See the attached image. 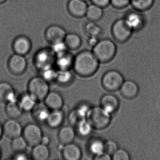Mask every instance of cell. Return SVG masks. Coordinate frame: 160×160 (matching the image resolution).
<instances>
[{
	"mask_svg": "<svg viewBox=\"0 0 160 160\" xmlns=\"http://www.w3.org/2000/svg\"><path fill=\"white\" fill-rule=\"evenodd\" d=\"M86 119L93 129L102 130L107 128L110 124L111 116V114L100 106L91 108Z\"/></svg>",
	"mask_w": 160,
	"mask_h": 160,
	"instance_id": "cell-3",
	"label": "cell"
},
{
	"mask_svg": "<svg viewBox=\"0 0 160 160\" xmlns=\"http://www.w3.org/2000/svg\"><path fill=\"white\" fill-rule=\"evenodd\" d=\"M7 0H0V4H3L4 2H6Z\"/></svg>",
	"mask_w": 160,
	"mask_h": 160,
	"instance_id": "cell-47",
	"label": "cell"
},
{
	"mask_svg": "<svg viewBox=\"0 0 160 160\" xmlns=\"http://www.w3.org/2000/svg\"><path fill=\"white\" fill-rule=\"evenodd\" d=\"M3 135V128H2V125L0 122V140L2 138V135Z\"/></svg>",
	"mask_w": 160,
	"mask_h": 160,
	"instance_id": "cell-46",
	"label": "cell"
},
{
	"mask_svg": "<svg viewBox=\"0 0 160 160\" xmlns=\"http://www.w3.org/2000/svg\"><path fill=\"white\" fill-rule=\"evenodd\" d=\"M90 1L92 3L102 8H106L110 4V0H90Z\"/></svg>",
	"mask_w": 160,
	"mask_h": 160,
	"instance_id": "cell-42",
	"label": "cell"
},
{
	"mask_svg": "<svg viewBox=\"0 0 160 160\" xmlns=\"http://www.w3.org/2000/svg\"><path fill=\"white\" fill-rule=\"evenodd\" d=\"M28 146V143L22 135L12 139L11 148L15 152L25 151Z\"/></svg>",
	"mask_w": 160,
	"mask_h": 160,
	"instance_id": "cell-33",
	"label": "cell"
},
{
	"mask_svg": "<svg viewBox=\"0 0 160 160\" xmlns=\"http://www.w3.org/2000/svg\"><path fill=\"white\" fill-rule=\"evenodd\" d=\"M11 159L14 160H27L29 159V157L24 151L19 152H15Z\"/></svg>",
	"mask_w": 160,
	"mask_h": 160,
	"instance_id": "cell-41",
	"label": "cell"
},
{
	"mask_svg": "<svg viewBox=\"0 0 160 160\" xmlns=\"http://www.w3.org/2000/svg\"><path fill=\"white\" fill-rule=\"evenodd\" d=\"M118 148V144L112 139H108L105 141L104 152L112 156Z\"/></svg>",
	"mask_w": 160,
	"mask_h": 160,
	"instance_id": "cell-38",
	"label": "cell"
},
{
	"mask_svg": "<svg viewBox=\"0 0 160 160\" xmlns=\"http://www.w3.org/2000/svg\"><path fill=\"white\" fill-rule=\"evenodd\" d=\"M7 65L11 73L14 75H21L27 70L28 61L25 56L14 53L8 60Z\"/></svg>",
	"mask_w": 160,
	"mask_h": 160,
	"instance_id": "cell-9",
	"label": "cell"
},
{
	"mask_svg": "<svg viewBox=\"0 0 160 160\" xmlns=\"http://www.w3.org/2000/svg\"><path fill=\"white\" fill-rule=\"evenodd\" d=\"M2 157V150L0 148V159Z\"/></svg>",
	"mask_w": 160,
	"mask_h": 160,
	"instance_id": "cell-48",
	"label": "cell"
},
{
	"mask_svg": "<svg viewBox=\"0 0 160 160\" xmlns=\"http://www.w3.org/2000/svg\"><path fill=\"white\" fill-rule=\"evenodd\" d=\"M141 12L130 11L124 16L123 19L129 28L134 31H138L144 28L146 23L145 17Z\"/></svg>",
	"mask_w": 160,
	"mask_h": 160,
	"instance_id": "cell-10",
	"label": "cell"
},
{
	"mask_svg": "<svg viewBox=\"0 0 160 160\" xmlns=\"http://www.w3.org/2000/svg\"><path fill=\"white\" fill-rule=\"evenodd\" d=\"M88 7L87 2L83 0H69L67 6L70 15L76 18L85 17Z\"/></svg>",
	"mask_w": 160,
	"mask_h": 160,
	"instance_id": "cell-14",
	"label": "cell"
},
{
	"mask_svg": "<svg viewBox=\"0 0 160 160\" xmlns=\"http://www.w3.org/2000/svg\"><path fill=\"white\" fill-rule=\"evenodd\" d=\"M3 134L8 138L13 139L22 136L23 128L17 119L10 118L2 125Z\"/></svg>",
	"mask_w": 160,
	"mask_h": 160,
	"instance_id": "cell-12",
	"label": "cell"
},
{
	"mask_svg": "<svg viewBox=\"0 0 160 160\" xmlns=\"http://www.w3.org/2000/svg\"><path fill=\"white\" fill-rule=\"evenodd\" d=\"M73 79V75L70 70L57 71L55 81L61 86H66L71 84Z\"/></svg>",
	"mask_w": 160,
	"mask_h": 160,
	"instance_id": "cell-31",
	"label": "cell"
},
{
	"mask_svg": "<svg viewBox=\"0 0 160 160\" xmlns=\"http://www.w3.org/2000/svg\"><path fill=\"white\" fill-rule=\"evenodd\" d=\"M154 2V0H131L130 4L134 10L141 12L150 9Z\"/></svg>",
	"mask_w": 160,
	"mask_h": 160,
	"instance_id": "cell-32",
	"label": "cell"
},
{
	"mask_svg": "<svg viewBox=\"0 0 160 160\" xmlns=\"http://www.w3.org/2000/svg\"><path fill=\"white\" fill-rule=\"evenodd\" d=\"M50 48L56 55L60 54L69 50L64 41L51 45V47Z\"/></svg>",
	"mask_w": 160,
	"mask_h": 160,
	"instance_id": "cell-39",
	"label": "cell"
},
{
	"mask_svg": "<svg viewBox=\"0 0 160 160\" xmlns=\"http://www.w3.org/2000/svg\"><path fill=\"white\" fill-rule=\"evenodd\" d=\"M100 106L111 115L118 111L119 107V101L118 97L114 94L107 93L101 98Z\"/></svg>",
	"mask_w": 160,
	"mask_h": 160,
	"instance_id": "cell-15",
	"label": "cell"
},
{
	"mask_svg": "<svg viewBox=\"0 0 160 160\" xmlns=\"http://www.w3.org/2000/svg\"><path fill=\"white\" fill-rule=\"evenodd\" d=\"M67 33L66 30L61 26L52 25L46 30L45 37L47 42L52 45L64 41Z\"/></svg>",
	"mask_w": 160,
	"mask_h": 160,
	"instance_id": "cell-11",
	"label": "cell"
},
{
	"mask_svg": "<svg viewBox=\"0 0 160 160\" xmlns=\"http://www.w3.org/2000/svg\"><path fill=\"white\" fill-rule=\"evenodd\" d=\"M12 47L14 53L25 56L30 52L32 43L28 36L19 35L14 40Z\"/></svg>",
	"mask_w": 160,
	"mask_h": 160,
	"instance_id": "cell-13",
	"label": "cell"
},
{
	"mask_svg": "<svg viewBox=\"0 0 160 160\" xmlns=\"http://www.w3.org/2000/svg\"><path fill=\"white\" fill-rule=\"evenodd\" d=\"M18 99L15 90L12 84L6 81L0 82V102L6 104Z\"/></svg>",
	"mask_w": 160,
	"mask_h": 160,
	"instance_id": "cell-16",
	"label": "cell"
},
{
	"mask_svg": "<svg viewBox=\"0 0 160 160\" xmlns=\"http://www.w3.org/2000/svg\"><path fill=\"white\" fill-rule=\"evenodd\" d=\"M5 110L7 116L10 118H18L24 112L18 103V99L6 103Z\"/></svg>",
	"mask_w": 160,
	"mask_h": 160,
	"instance_id": "cell-26",
	"label": "cell"
},
{
	"mask_svg": "<svg viewBox=\"0 0 160 160\" xmlns=\"http://www.w3.org/2000/svg\"><path fill=\"white\" fill-rule=\"evenodd\" d=\"M67 118L69 124L72 126H75L79 121L84 119L78 113L75 108L69 112V114L67 115Z\"/></svg>",
	"mask_w": 160,
	"mask_h": 160,
	"instance_id": "cell-35",
	"label": "cell"
},
{
	"mask_svg": "<svg viewBox=\"0 0 160 160\" xmlns=\"http://www.w3.org/2000/svg\"><path fill=\"white\" fill-rule=\"evenodd\" d=\"M41 73V76L48 83L52 81H55L57 71L55 70L53 67L42 71Z\"/></svg>",
	"mask_w": 160,
	"mask_h": 160,
	"instance_id": "cell-36",
	"label": "cell"
},
{
	"mask_svg": "<svg viewBox=\"0 0 160 160\" xmlns=\"http://www.w3.org/2000/svg\"><path fill=\"white\" fill-rule=\"evenodd\" d=\"M43 102L51 110L62 109L64 106V100L61 94L57 91H50Z\"/></svg>",
	"mask_w": 160,
	"mask_h": 160,
	"instance_id": "cell-19",
	"label": "cell"
},
{
	"mask_svg": "<svg viewBox=\"0 0 160 160\" xmlns=\"http://www.w3.org/2000/svg\"><path fill=\"white\" fill-rule=\"evenodd\" d=\"M18 102L24 112H31L38 102L28 92L21 94L18 98Z\"/></svg>",
	"mask_w": 160,
	"mask_h": 160,
	"instance_id": "cell-25",
	"label": "cell"
},
{
	"mask_svg": "<svg viewBox=\"0 0 160 160\" xmlns=\"http://www.w3.org/2000/svg\"><path fill=\"white\" fill-rule=\"evenodd\" d=\"M56 58V55L51 48H44L38 50L34 55L33 64L38 71L42 72L53 67Z\"/></svg>",
	"mask_w": 160,
	"mask_h": 160,
	"instance_id": "cell-4",
	"label": "cell"
},
{
	"mask_svg": "<svg viewBox=\"0 0 160 160\" xmlns=\"http://www.w3.org/2000/svg\"><path fill=\"white\" fill-rule=\"evenodd\" d=\"M22 135L28 143V146L33 147L41 143L43 134L39 124L30 123L23 128Z\"/></svg>",
	"mask_w": 160,
	"mask_h": 160,
	"instance_id": "cell-7",
	"label": "cell"
},
{
	"mask_svg": "<svg viewBox=\"0 0 160 160\" xmlns=\"http://www.w3.org/2000/svg\"><path fill=\"white\" fill-rule=\"evenodd\" d=\"M99 37L98 36H89L88 41V44L91 47L93 48L98 43V42L100 41Z\"/></svg>",
	"mask_w": 160,
	"mask_h": 160,
	"instance_id": "cell-44",
	"label": "cell"
},
{
	"mask_svg": "<svg viewBox=\"0 0 160 160\" xmlns=\"http://www.w3.org/2000/svg\"><path fill=\"white\" fill-rule=\"evenodd\" d=\"M61 152L62 158L65 160H79L82 157L80 147L73 142L64 145Z\"/></svg>",
	"mask_w": 160,
	"mask_h": 160,
	"instance_id": "cell-18",
	"label": "cell"
},
{
	"mask_svg": "<svg viewBox=\"0 0 160 160\" xmlns=\"http://www.w3.org/2000/svg\"><path fill=\"white\" fill-rule=\"evenodd\" d=\"M74 57L68 50L56 55L55 64L59 70H70L73 67Z\"/></svg>",
	"mask_w": 160,
	"mask_h": 160,
	"instance_id": "cell-20",
	"label": "cell"
},
{
	"mask_svg": "<svg viewBox=\"0 0 160 160\" xmlns=\"http://www.w3.org/2000/svg\"><path fill=\"white\" fill-rule=\"evenodd\" d=\"M51 142V139L48 136L43 135L41 140V143L46 146H49Z\"/></svg>",
	"mask_w": 160,
	"mask_h": 160,
	"instance_id": "cell-45",
	"label": "cell"
},
{
	"mask_svg": "<svg viewBox=\"0 0 160 160\" xmlns=\"http://www.w3.org/2000/svg\"><path fill=\"white\" fill-rule=\"evenodd\" d=\"M131 3V0H110V4L116 9H123Z\"/></svg>",
	"mask_w": 160,
	"mask_h": 160,
	"instance_id": "cell-40",
	"label": "cell"
},
{
	"mask_svg": "<svg viewBox=\"0 0 160 160\" xmlns=\"http://www.w3.org/2000/svg\"><path fill=\"white\" fill-rule=\"evenodd\" d=\"M85 31L89 36H95L99 37L102 32V28L97 25L95 22L89 21L85 25Z\"/></svg>",
	"mask_w": 160,
	"mask_h": 160,
	"instance_id": "cell-34",
	"label": "cell"
},
{
	"mask_svg": "<svg viewBox=\"0 0 160 160\" xmlns=\"http://www.w3.org/2000/svg\"><path fill=\"white\" fill-rule=\"evenodd\" d=\"M83 1H84L86 2H88V1H90V0H83Z\"/></svg>",
	"mask_w": 160,
	"mask_h": 160,
	"instance_id": "cell-49",
	"label": "cell"
},
{
	"mask_svg": "<svg viewBox=\"0 0 160 160\" xmlns=\"http://www.w3.org/2000/svg\"><path fill=\"white\" fill-rule=\"evenodd\" d=\"M75 129L71 125L62 126L58 133V138L60 143L66 145L73 142L76 136Z\"/></svg>",
	"mask_w": 160,
	"mask_h": 160,
	"instance_id": "cell-23",
	"label": "cell"
},
{
	"mask_svg": "<svg viewBox=\"0 0 160 160\" xmlns=\"http://www.w3.org/2000/svg\"><path fill=\"white\" fill-rule=\"evenodd\" d=\"M92 51L99 62L106 63L114 58L117 53V47L112 40L103 39L100 40L92 48Z\"/></svg>",
	"mask_w": 160,
	"mask_h": 160,
	"instance_id": "cell-2",
	"label": "cell"
},
{
	"mask_svg": "<svg viewBox=\"0 0 160 160\" xmlns=\"http://www.w3.org/2000/svg\"><path fill=\"white\" fill-rule=\"evenodd\" d=\"M65 118V114L61 109L51 110L46 123L50 128L56 129L62 125Z\"/></svg>",
	"mask_w": 160,
	"mask_h": 160,
	"instance_id": "cell-22",
	"label": "cell"
},
{
	"mask_svg": "<svg viewBox=\"0 0 160 160\" xmlns=\"http://www.w3.org/2000/svg\"><path fill=\"white\" fill-rule=\"evenodd\" d=\"M48 83L41 76L34 77L30 79L28 84V92L37 102H42L50 92Z\"/></svg>",
	"mask_w": 160,
	"mask_h": 160,
	"instance_id": "cell-5",
	"label": "cell"
},
{
	"mask_svg": "<svg viewBox=\"0 0 160 160\" xmlns=\"http://www.w3.org/2000/svg\"><path fill=\"white\" fill-rule=\"evenodd\" d=\"M104 141L101 138H92L88 144V150L93 156H96L104 152Z\"/></svg>",
	"mask_w": 160,
	"mask_h": 160,
	"instance_id": "cell-30",
	"label": "cell"
},
{
	"mask_svg": "<svg viewBox=\"0 0 160 160\" xmlns=\"http://www.w3.org/2000/svg\"><path fill=\"white\" fill-rule=\"evenodd\" d=\"M50 151L48 146L42 143L32 147L31 156L34 160H47L50 157Z\"/></svg>",
	"mask_w": 160,
	"mask_h": 160,
	"instance_id": "cell-24",
	"label": "cell"
},
{
	"mask_svg": "<svg viewBox=\"0 0 160 160\" xmlns=\"http://www.w3.org/2000/svg\"><path fill=\"white\" fill-rule=\"evenodd\" d=\"M103 8L92 3L88 5L85 16L89 21L96 22L101 19L103 15Z\"/></svg>",
	"mask_w": 160,
	"mask_h": 160,
	"instance_id": "cell-27",
	"label": "cell"
},
{
	"mask_svg": "<svg viewBox=\"0 0 160 160\" xmlns=\"http://www.w3.org/2000/svg\"><path fill=\"white\" fill-rule=\"evenodd\" d=\"M124 81L123 76L120 72L116 70H110L103 76L102 86L106 90L112 92L120 89Z\"/></svg>",
	"mask_w": 160,
	"mask_h": 160,
	"instance_id": "cell-6",
	"label": "cell"
},
{
	"mask_svg": "<svg viewBox=\"0 0 160 160\" xmlns=\"http://www.w3.org/2000/svg\"><path fill=\"white\" fill-rule=\"evenodd\" d=\"M99 62L92 51L83 50L77 54L74 58L75 72L82 77H88L96 73L99 68Z\"/></svg>",
	"mask_w": 160,
	"mask_h": 160,
	"instance_id": "cell-1",
	"label": "cell"
},
{
	"mask_svg": "<svg viewBox=\"0 0 160 160\" xmlns=\"http://www.w3.org/2000/svg\"><path fill=\"white\" fill-rule=\"evenodd\" d=\"M113 160H129L131 159L129 152L124 149L118 148L111 156Z\"/></svg>",
	"mask_w": 160,
	"mask_h": 160,
	"instance_id": "cell-37",
	"label": "cell"
},
{
	"mask_svg": "<svg viewBox=\"0 0 160 160\" xmlns=\"http://www.w3.org/2000/svg\"><path fill=\"white\" fill-rule=\"evenodd\" d=\"M133 31L123 18L116 20L112 26L111 33L114 39L120 43L127 42L132 36Z\"/></svg>",
	"mask_w": 160,
	"mask_h": 160,
	"instance_id": "cell-8",
	"label": "cell"
},
{
	"mask_svg": "<svg viewBox=\"0 0 160 160\" xmlns=\"http://www.w3.org/2000/svg\"><path fill=\"white\" fill-rule=\"evenodd\" d=\"M119 90L123 97L126 99H132L138 94L139 88L134 81L128 80L124 81Z\"/></svg>",
	"mask_w": 160,
	"mask_h": 160,
	"instance_id": "cell-21",
	"label": "cell"
},
{
	"mask_svg": "<svg viewBox=\"0 0 160 160\" xmlns=\"http://www.w3.org/2000/svg\"><path fill=\"white\" fill-rule=\"evenodd\" d=\"M51 110L48 107L43 101L38 102L32 110V115L33 119L37 123L46 122Z\"/></svg>",
	"mask_w": 160,
	"mask_h": 160,
	"instance_id": "cell-17",
	"label": "cell"
},
{
	"mask_svg": "<svg viewBox=\"0 0 160 160\" xmlns=\"http://www.w3.org/2000/svg\"><path fill=\"white\" fill-rule=\"evenodd\" d=\"M75 127L76 133L83 138L90 135L94 129L86 118L79 121Z\"/></svg>",
	"mask_w": 160,
	"mask_h": 160,
	"instance_id": "cell-28",
	"label": "cell"
},
{
	"mask_svg": "<svg viewBox=\"0 0 160 160\" xmlns=\"http://www.w3.org/2000/svg\"><path fill=\"white\" fill-rule=\"evenodd\" d=\"M93 159L95 160H110L112 159V158L111 155L104 152L99 155L94 156Z\"/></svg>",
	"mask_w": 160,
	"mask_h": 160,
	"instance_id": "cell-43",
	"label": "cell"
},
{
	"mask_svg": "<svg viewBox=\"0 0 160 160\" xmlns=\"http://www.w3.org/2000/svg\"><path fill=\"white\" fill-rule=\"evenodd\" d=\"M64 42L69 50H75L79 48L82 44V39L75 33H67Z\"/></svg>",
	"mask_w": 160,
	"mask_h": 160,
	"instance_id": "cell-29",
	"label": "cell"
}]
</instances>
